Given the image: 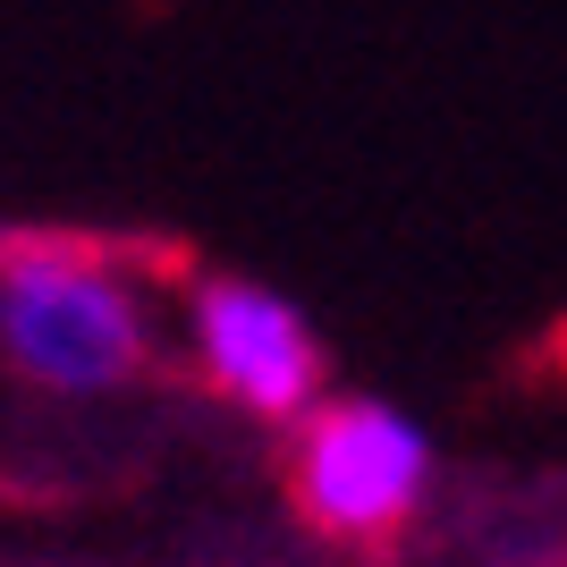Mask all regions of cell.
Wrapping results in <instances>:
<instances>
[{"label": "cell", "instance_id": "6da1fadb", "mask_svg": "<svg viewBox=\"0 0 567 567\" xmlns=\"http://www.w3.org/2000/svg\"><path fill=\"white\" fill-rule=\"evenodd\" d=\"M0 339L25 381L60 399H111L127 381H153L136 297L94 229H9L0 255Z\"/></svg>", "mask_w": 567, "mask_h": 567}, {"label": "cell", "instance_id": "7a4b0ae2", "mask_svg": "<svg viewBox=\"0 0 567 567\" xmlns=\"http://www.w3.org/2000/svg\"><path fill=\"white\" fill-rule=\"evenodd\" d=\"M280 492H288V517L322 550L390 567L432 499V450L399 406L322 399L306 424H288Z\"/></svg>", "mask_w": 567, "mask_h": 567}, {"label": "cell", "instance_id": "3957f363", "mask_svg": "<svg viewBox=\"0 0 567 567\" xmlns=\"http://www.w3.org/2000/svg\"><path fill=\"white\" fill-rule=\"evenodd\" d=\"M195 322H204V390L246 406L255 424H306L313 406H322V339L271 288L204 271Z\"/></svg>", "mask_w": 567, "mask_h": 567}]
</instances>
